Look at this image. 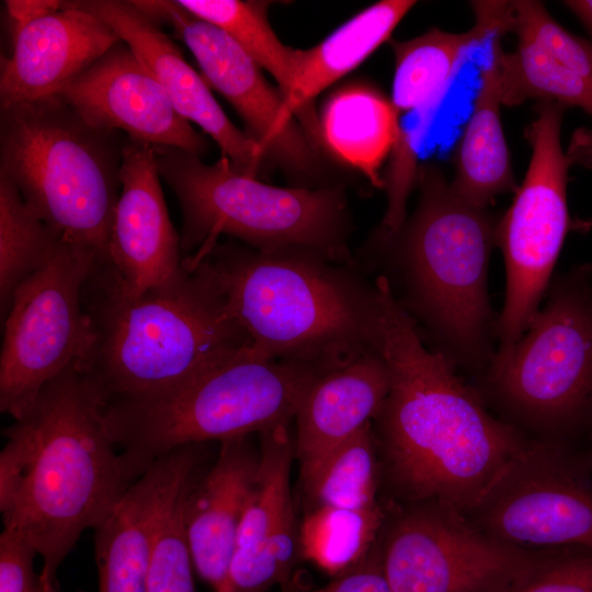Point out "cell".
<instances>
[{
  "label": "cell",
  "mask_w": 592,
  "mask_h": 592,
  "mask_svg": "<svg viewBox=\"0 0 592 592\" xmlns=\"http://www.w3.org/2000/svg\"><path fill=\"white\" fill-rule=\"evenodd\" d=\"M95 253L60 238L47 261L15 289L0 355V410L20 419L41 390L93 344L82 292Z\"/></svg>",
  "instance_id": "cell-10"
},
{
  "label": "cell",
  "mask_w": 592,
  "mask_h": 592,
  "mask_svg": "<svg viewBox=\"0 0 592 592\" xmlns=\"http://www.w3.org/2000/svg\"><path fill=\"white\" fill-rule=\"evenodd\" d=\"M197 467L175 483L161 511L152 545L147 592H194L193 559L187 542L184 506Z\"/></svg>",
  "instance_id": "cell-32"
},
{
  "label": "cell",
  "mask_w": 592,
  "mask_h": 592,
  "mask_svg": "<svg viewBox=\"0 0 592 592\" xmlns=\"http://www.w3.org/2000/svg\"><path fill=\"white\" fill-rule=\"evenodd\" d=\"M250 436L220 443L213 466L193 481L184 520L194 569L214 592L224 585L259 470Z\"/></svg>",
  "instance_id": "cell-22"
},
{
  "label": "cell",
  "mask_w": 592,
  "mask_h": 592,
  "mask_svg": "<svg viewBox=\"0 0 592 592\" xmlns=\"http://www.w3.org/2000/svg\"><path fill=\"white\" fill-rule=\"evenodd\" d=\"M159 175L173 190L183 214V259L198 255L221 235L260 251L303 249L333 262L349 259L348 213L339 187H281L237 170L223 157L206 164L201 156L153 146Z\"/></svg>",
  "instance_id": "cell-9"
},
{
  "label": "cell",
  "mask_w": 592,
  "mask_h": 592,
  "mask_svg": "<svg viewBox=\"0 0 592 592\" xmlns=\"http://www.w3.org/2000/svg\"><path fill=\"white\" fill-rule=\"evenodd\" d=\"M464 514L511 547L592 548V448L528 439Z\"/></svg>",
  "instance_id": "cell-11"
},
{
  "label": "cell",
  "mask_w": 592,
  "mask_h": 592,
  "mask_svg": "<svg viewBox=\"0 0 592 592\" xmlns=\"http://www.w3.org/2000/svg\"><path fill=\"white\" fill-rule=\"evenodd\" d=\"M200 445L155 460L94 530L99 592H147L158 521L175 483L200 464Z\"/></svg>",
  "instance_id": "cell-20"
},
{
  "label": "cell",
  "mask_w": 592,
  "mask_h": 592,
  "mask_svg": "<svg viewBox=\"0 0 592 592\" xmlns=\"http://www.w3.org/2000/svg\"><path fill=\"white\" fill-rule=\"evenodd\" d=\"M194 14L223 30L258 65L272 75L285 96L296 71L297 49L285 46L267 20L269 3L241 0H177Z\"/></svg>",
  "instance_id": "cell-30"
},
{
  "label": "cell",
  "mask_w": 592,
  "mask_h": 592,
  "mask_svg": "<svg viewBox=\"0 0 592 592\" xmlns=\"http://www.w3.org/2000/svg\"><path fill=\"white\" fill-rule=\"evenodd\" d=\"M542 46L592 84V42L563 29L539 1H510L509 30Z\"/></svg>",
  "instance_id": "cell-33"
},
{
  "label": "cell",
  "mask_w": 592,
  "mask_h": 592,
  "mask_svg": "<svg viewBox=\"0 0 592 592\" xmlns=\"http://www.w3.org/2000/svg\"><path fill=\"white\" fill-rule=\"evenodd\" d=\"M419 204L395 236V265L402 291L398 300L428 331L455 367L480 375L493 357L487 277L493 217L463 201L439 168L423 166Z\"/></svg>",
  "instance_id": "cell-5"
},
{
  "label": "cell",
  "mask_w": 592,
  "mask_h": 592,
  "mask_svg": "<svg viewBox=\"0 0 592 592\" xmlns=\"http://www.w3.org/2000/svg\"><path fill=\"white\" fill-rule=\"evenodd\" d=\"M82 300L93 344L76 364L105 403L172 388L251 346L200 263L183 260L168 282L129 295L109 263L99 262Z\"/></svg>",
  "instance_id": "cell-3"
},
{
  "label": "cell",
  "mask_w": 592,
  "mask_h": 592,
  "mask_svg": "<svg viewBox=\"0 0 592 592\" xmlns=\"http://www.w3.org/2000/svg\"><path fill=\"white\" fill-rule=\"evenodd\" d=\"M119 178L107 263L122 289L139 295L181 271L180 235L168 214L153 146L127 137Z\"/></svg>",
  "instance_id": "cell-18"
},
{
  "label": "cell",
  "mask_w": 592,
  "mask_h": 592,
  "mask_svg": "<svg viewBox=\"0 0 592 592\" xmlns=\"http://www.w3.org/2000/svg\"><path fill=\"white\" fill-rule=\"evenodd\" d=\"M36 555V548L24 536L3 528L0 535V592H39L46 589L41 576L34 571Z\"/></svg>",
  "instance_id": "cell-35"
},
{
  "label": "cell",
  "mask_w": 592,
  "mask_h": 592,
  "mask_svg": "<svg viewBox=\"0 0 592 592\" xmlns=\"http://www.w3.org/2000/svg\"><path fill=\"white\" fill-rule=\"evenodd\" d=\"M566 157L571 164L592 168V129L580 127L570 139Z\"/></svg>",
  "instance_id": "cell-38"
},
{
  "label": "cell",
  "mask_w": 592,
  "mask_h": 592,
  "mask_svg": "<svg viewBox=\"0 0 592 592\" xmlns=\"http://www.w3.org/2000/svg\"><path fill=\"white\" fill-rule=\"evenodd\" d=\"M480 83L458 143L451 185L463 201L487 209L498 195L517 190L501 124L499 77L491 53L480 71Z\"/></svg>",
  "instance_id": "cell-25"
},
{
  "label": "cell",
  "mask_w": 592,
  "mask_h": 592,
  "mask_svg": "<svg viewBox=\"0 0 592 592\" xmlns=\"http://www.w3.org/2000/svg\"><path fill=\"white\" fill-rule=\"evenodd\" d=\"M375 284L374 345L390 374L374 419L386 476L409 504L434 502L465 513L528 439L491 414L455 366L425 346L387 277Z\"/></svg>",
  "instance_id": "cell-1"
},
{
  "label": "cell",
  "mask_w": 592,
  "mask_h": 592,
  "mask_svg": "<svg viewBox=\"0 0 592 592\" xmlns=\"http://www.w3.org/2000/svg\"><path fill=\"white\" fill-rule=\"evenodd\" d=\"M476 22L465 33L439 29L392 41V106L398 115L435 110L469 47L508 32L510 1H474Z\"/></svg>",
  "instance_id": "cell-23"
},
{
  "label": "cell",
  "mask_w": 592,
  "mask_h": 592,
  "mask_svg": "<svg viewBox=\"0 0 592 592\" xmlns=\"http://www.w3.org/2000/svg\"><path fill=\"white\" fill-rule=\"evenodd\" d=\"M508 592H592V548L540 550Z\"/></svg>",
  "instance_id": "cell-34"
},
{
  "label": "cell",
  "mask_w": 592,
  "mask_h": 592,
  "mask_svg": "<svg viewBox=\"0 0 592 592\" xmlns=\"http://www.w3.org/2000/svg\"><path fill=\"white\" fill-rule=\"evenodd\" d=\"M415 4L383 0L358 12L318 45L297 49L295 78L284 102L289 114L305 116L310 102L327 87L363 62L386 42Z\"/></svg>",
  "instance_id": "cell-24"
},
{
  "label": "cell",
  "mask_w": 592,
  "mask_h": 592,
  "mask_svg": "<svg viewBox=\"0 0 592 592\" xmlns=\"http://www.w3.org/2000/svg\"><path fill=\"white\" fill-rule=\"evenodd\" d=\"M39 592H48L46 589L41 590Z\"/></svg>",
  "instance_id": "cell-41"
},
{
  "label": "cell",
  "mask_w": 592,
  "mask_h": 592,
  "mask_svg": "<svg viewBox=\"0 0 592 592\" xmlns=\"http://www.w3.org/2000/svg\"><path fill=\"white\" fill-rule=\"evenodd\" d=\"M104 405L94 383L73 364L3 431V528L36 548L49 592H57L58 568L80 535L98 528L137 480L116 452Z\"/></svg>",
  "instance_id": "cell-2"
},
{
  "label": "cell",
  "mask_w": 592,
  "mask_h": 592,
  "mask_svg": "<svg viewBox=\"0 0 592 592\" xmlns=\"http://www.w3.org/2000/svg\"><path fill=\"white\" fill-rule=\"evenodd\" d=\"M61 237L25 204L0 173V305L7 316L15 289L47 261Z\"/></svg>",
  "instance_id": "cell-31"
},
{
  "label": "cell",
  "mask_w": 592,
  "mask_h": 592,
  "mask_svg": "<svg viewBox=\"0 0 592 592\" xmlns=\"http://www.w3.org/2000/svg\"><path fill=\"white\" fill-rule=\"evenodd\" d=\"M322 367L269 360L251 346L166 390L104 405L111 437L138 478L175 448L291 424Z\"/></svg>",
  "instance_id": "cell-7"
},
{
  "label": "cell",
  "mask_w": 592,
  "mask_h": 592,
  "mask_svg": "<svg viewBox=\"0 0 592 592\" xmlns=\"http://www.w3.org/2000/svg\"><path fill=\"white\" fill-rule=\"evenodd\" d=\"M500 36L491 38L490 53L497 64L502 104L538 99L577 106L592 116V84L528 38L519 36L516 49L505 53Z\"/></svg>",
  "instance_id": "cell-27"
},
{
  "label": "cell",
  "mask_w": 592,
  "mask_h": 592,
  "mask_svg": "<svg viewBox=\"0 0 592 592\" xmlns=\"http://www.w3.org/2000/svg\"><path fill=\"white\" fill-rule=\"evenodd\" d=\"M379 549L392 592H508L540 551L501 544L434 502L409 504Z\"/></svg>",
  "instance_id": "cell-13"
},
{
  "label": "cell",
  "mask_w": 592,
  "mask_h": 592,
  "mask_svg": "<svg viewBox=\"0 0 592 592\" xmlns=\"http://www.w3.org/2000/svg\"><path fill=\"white\" fill-rule=\"evenodd\" d=\"M122 42L56 94L99 127L151 146L204 153L206 140L177 112L150 70Z\"/></svg>",
  "instance_id": "cell-15"
},
{
  "label": "cell",
  "mask_w": 592,
  "mask_h": 592,
  "mask_svg": "<svg viewBox=\"0 0 592 592\" xmlns=\"http://www.w3.org/2000/svg\"><path fill=\"white\" fill-rule=\"evenodd\" d=\"M320 136L343 162L375 186H385L379 168L391 152L399 117L391 101L366 86H351L330 96L320 118Z\"/></svg>",
  "instance_id": "cell-26"
},
{
  "label": "cell",
  "mask_w": 592,
  "mask_h": 592,
  "mask_svg": "<svg viewBox=\"0 0 592 592\" xmlns=\"http://www.w3.org/2000/svg\"><path fill=\"white\" fill-rule=\"evenodd\" d=\"M520 339L499 348L478 395L527 439L580 445L592 432V266L551 278Z\"/></svg>",
  "instance_id": "cell-8"
},
{
  "label": "cell",
  "mask_w": 592,
  "mask_h": 592,
  "mask_svg": "<svg viewBox=\"0 0 592 592\" xmlns=\"http://www.w3.org/2000/svg\"><path fill=\"white\" fill-rule=\"evenodd\" d=\"M135 3L156 22H169L195 56L204 79L236 109L269 158L294 171L312 167V147L287 112L283 93L230 36L177 1Z\"/></svg>",
  "instance_id": "cell-14"
},
{
  "label": "cell",
  "mask_w": 592,
  "mask_h": 592,
  "mask_svg": "<svg viewBox=\"0 0 592 592\" xmlns=\"http://www.w3.org/2000/svg\"><path fill=\"white\" fill-rule=\"evenodd\" d=\"M288 588V592H392L382 567L380 549L374 547L358 565L312 590Z\"/></svg>",
  "instance_id": "cell-36"
},
{
  "label": "cell",
  "mask_w": 592,
  "mask_h": 592,
  "mask_svg": "<svg viewBox=\"0 0 592 592\" xmlns=\"http://www.w3.org/2000/svg\"><path fill=\"white\" fill-rule=\"evenodd\" d=\"M200 263L262 357L322 367L375 349L377 288L314 251L216 243Z\"/></svg>",
  "instance_id": "cell-4"
},
{
  "label": "cell",
  "mask_w": 592,
  "mask_h": 592,
  "mask_svg": "<svg viewBox=\"0 0 592 592\" xmlns=\"http://www.w3.org/2000/svg\"><path fill=\"white\" fill-rule=\"evenodd\" d=\"M14 31L24 24L43 16L49 12L59 10L62 1L56 0H8L4 2Z\"/></svg>",
  "instance_id": "cell-37"
},
{
  "label": "cell",
  "mask_w": 592,
  "mask_h": 592,
  "mask_svg": "<svg viewBox=\"0 0 592 592\" xmlns=\"http://www.w3.org/2000/svg\"><path fill=\"white\" fill-rule=\"evenodd\" d=\"M563 3L582 22L592 36V0H569Z\"/></svg>",
  "instance_id": "cell-39"
},
{
  "label": "cell",
  "mask_w": 592,
  "mask_h": 592,
  "mask_svg": "<svg viewBox=\"0 0 592 592\" xmlns=\"http://www.w3.org/2000/svg\"><path fill=\"white\" fill-rule=\"evenodd\" d=\"M563 109L556 102H539L526 128L532 146L526 175L497 223L496 243L506 272L504 305L497 321L499 348L516 342L538 311L569 229L570 163L560 143Z\"/></svg>",
  "instance_id": "cell-12"
},
{
  "label": "cell",
  "mask_w": 592,
  "mask_h": 592,
  "mask_svg": "<svg viewBox=\"0 0 592 592\" xmlns=\"http://www.w3.org/2000/svg\"><path fill=\"white\" fill-rule=\"evenodd\" d=\"M119 42L103 21L62 1L14 31L12 54L1 64V107L56 94Z\"/></svg>",
  "instance_id": "cell-19"
},
{
  "label": "cell",
  "mask_w": 592,
  "mask_h": 592,
  "mask_svg": "<svg viewBox=\"0 0 592 592\" xmlns=\"http://www.w3.org/2000/svg\"><path fill=\"white\" fill-rule=\"evenodd\" d=\"M281 592H288V588L287 587H284L283 590Z\"/></svg>",
  "instance_id": "cell-40"
},
{
  "label": "cell",
  "mask_w": 592,
  "mask_h": 592,
  "mask_svg": "<svg viewBox=\"0 0 592 592\" xmlns=\"http://www.w3.org/2000/svg\"><path fill=\"white\" fill-rule=\"evenodd\" d=\"M258 476L247 503L226 581L218 592H267L285 584L299 551L291 497L295 458L289 424L260 433Z\"/></svg>",
  "instance_id": "cell-17"
},
{
  "label": "cell",
  "mask_w": 592,
  "mask_h": 592,
  "mask_svg": "<svg viewBox=\"0 0 592 592\" xmlns=\"http://www.w3.org/2000/svg\"><path fill=\"white\" fill-rule=\"evenodd\" d=\"M127 137L58 94L1 107L0 173L67 242L107 261Z\"/></svg>",
  "instance_id": "cell-6"
},
{
  "label": "cell",
  "mask_w": 592,
  "mask_h": 592,
  "mask_svg": "<svg viewBox=\"0 0 592 592\" xmlns=\"http://www.w3.org/2000/svg\"><path fill=\"white\" fill-rule=\"evenodd\" d=\"M383 519L378 505L309 509L299 526V551L323 571L337 576L365 559L374 547Z\"/></svg>",
  "instance_id": "cell-29"
},
{
  "label": "cell",
  "mask_w": 592,
  "mask_h": 592,
  "mask_svg": "<svg viewBox=\"0 0 592 592\" xmlns=\"http://www.w3.org/2000/svg\"><path fill=\"white\" fill-rule=\"evenodd\" d=\"M389 389V369L376 349L320 374L305 391L294 418L300 477L372 422Z\"/></svg>",
  "instance_id": "cell-21"
},
{
  "label": "cell",
  "mask_w": 592,
  "mask_h": 592,
  "mask_svg": "<svg viewBox=\"0 0 592 592\" xmlns=\"http://www.w3.org/2000/svg\"><path fill=\"white\" fill-rule=\"evenodd\" d=\"M107 24L158 80L177 112L197 124L240 172L258 178L267 155L250 135L238 129L178 46L135 1H68Z\"/></svg>",
  "instance_id": "cell-16"
},
{
  "label": "cell",
  "mask_w": 592,
  "mask_h": 592,
  "mask_svg": "<svg viewBox=\"0 0 592 592\" xmlns=\"http://www.w3.org/2000/svg\"><path fill=\"white\" fill-rule=\"evenodd\" d=\"M376 437L372 422L329 453L301 476L311 508L369 509L377 506Z\"/></svg>",
  "instance_id": "cell-28"
}]
</instances>
